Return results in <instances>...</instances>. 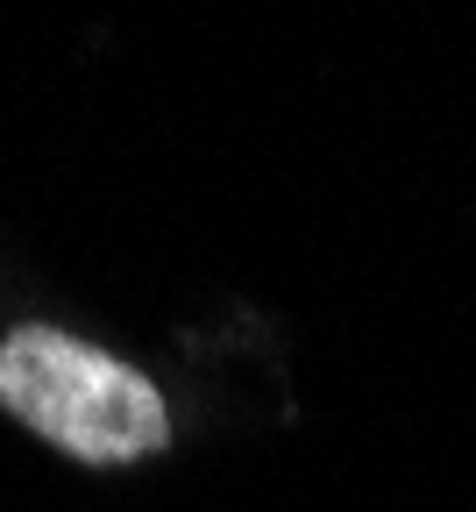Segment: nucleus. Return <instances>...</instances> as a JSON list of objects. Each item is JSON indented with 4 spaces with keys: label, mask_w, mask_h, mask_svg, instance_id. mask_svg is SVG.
<instances>
[{
    "label": "nucleus",
    "mask_w": 476,
    "mask_h": 512,
    "mask_svg": "<svg viewBox=\"0 0 476 512\" xmlns=\"http://www.w3.org/2000/svg\"><path fill=\"white\" fill-rule=\"evenodd\" d=\"M0 406L50 448L100 470L157 456L171 441V406L157 399V384L143 370H128L121 356L64 328H43V320L0 342Z\"/></svg>",
    "instance_id": "obj_1"
}]
</instances>
